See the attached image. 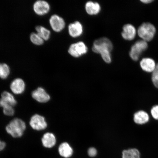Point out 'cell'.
<instances>
[{
    "label": "cell",
    "instance_id": "6da1fadb",
    "mask_svg": "<svg viewBox=\"0 0 158 158\" xmlns=\"http://www.w3.org/2000/svg\"><path fill=\"white\" fill-rule=\"evenodd\" d=\"M113 46L111 41L106 37L99 39L94 41L92 47V51L99 54L105 62L110 64L112 61L110 52Z\"/></svg>",
    "mask_w": 158,
    "mask_h": 158
},
{
    "label": "cell",
    "instance_id": "7a4b0ae2",
    "mask_svg": "<svg viewBox=\"0 0 158 158\" xmlns=\"http://www.w3.org/2000/svg\"><path fill=\"white\" fill-rule=\"evenodd\" d=\"M26 124L22 119L15 118L11 120L6 126V131L14 138L22 137L26 129Z\"/></svg>",
    "mask_w": 158,
    "mask_h": 158
},
{
    "label": "cell",
    "instance_id": "3957f363",
    "mask_svg": "<svg viewBox=\"0 0 158 158\" xmlns=\"http://www.w3.org/2000/svg\"><path fill=\"white\" fill-rule=\"evenodd\" d=\"M156 29L154 26L149 23H144L139 27L138 34L140 38L148 42L151 41L155 36Z\"/></svg>",
    "mask_w": 158,
    "mask_h": 158
},
{
    "label": "cell",
    "instance_id": "277c9868",
    "mask_svg": "<svg viewBox=\"0 0 158 158\" xmlns=\"http://www.w3.org/2000/svg\"><path fill=\"white\" fill-rule=\"evenodd\" d=\"M148 47V43L146 41L143 40L137 41L131 47L129 53L130 58L134 61H137Z\"/></svg>",
    "mask_w": 158,
    "mask_h": 158
},
{
    "label": "cell",
    "instance_id": "5b68a950",
    "mask_svg": "<svg viewBox=\"0 0 158 158\" xmlns=\"http://www.w3.org/2000/svg\"><path fill=\"white\" fill-rule=\"evenodd\" d=\"M29 125L33 130L37 131H42L46 129L48 124L44 116L35 114L30 118Z\"/></svg>",
    "mask_w": 158,
    "mask_h": 158
},
{
    "label": "cell",
    "instance_id": "8992f818",
    "mask_svg": "<svg viewBox=\"0 0 158 158\" xmlns=\"http://www.w3.org/2000/svg\"><path fill=\"white\" fill-rule=\"evenodd\" d=\"M88 51V47L86 44L82 41H80L71 45L68 52L71 56L75 58H78L86 54Z\"/></svg>",
    "mask_w": 158,
    "mask_h": 158
},
{
    "label": "cell",
    "instance_id": "52a82bcc",
    "mask_svg": "<svg viewBox=\"0 0 158 158\" xmlns=\"http://www.w3.org/2000/svg\"><path fill=\"white\" fill-rule=\"evenodd\" d=\"M31 97L37 102L40 103H45L49 102L51 99L50 95L44 89L38 87L31 93Z\"/></svg>",
    "mask_w": 158,
    "mask_h": 158
},
{
    "label": "cell",
    "instance_id": "ba28073f",
    "mask_svg": "<svg viewBox=\"0 0 158 158\" xmlns=\"http://www.w3.org/2000/svg\"><path fill=\"white\" fill-rule=\"evenodd\" d=\"M49 23L52 29L56 32H60L64 29L65 26L64 19L56 15L51 16L49 19Z\"/></svg>",
    "mask_w": 158,
    "mask_h": 158
},
{
    "label": "cell",
    "instance_id": "9c48e42d",
    "mask_svg": "<svg viewBox=\"0 0 158 158\" xmlns=\"http://www.w3.org/2000/svg\"><path fill=\"white\" fill-rule=\"evenodd\" d=\"M11 92L15 94H20L25 91V84L22 79L17 78L12 81L10 85Z\"/></svg>",
    "mask_w": 158,
    "mask_h": 158
},
{
    "label": "cell",
    "instance_id": "30bf717a",
    "mask_svg": "<svg viewBox=\"0 0 158 158\" xmlns=\"http://www.w3.org/2000/svg\"><path fill=\"white\" fill-rule=\"evenodd\" d=\"M33 7L35 13L41 15L46 14L50 10V6L49 3L43 0H39L35 2Z\"/></svg>",
    "mask_w": 158,
    "mask_h": 158
},
{
    "label": "cell",
    "instance_id": "8fae6325",
    "mask_svg": "<svg viewBox=\"0 0 158 158\" xmlns=\"http://www.w3.org/2000/svg\"><path fill=\"white\" fill-rule=\"evenodd\" d=\"M41 141L43 147L47 149H51L56 145V138L54 134L47 132L43 135Z\"/></svg>",
    "mask_w": 158,
    "mask_h": 158
},
{
    "label": "cell",
    "instance_id": "7c38bea8",
    "mask_svg": "<svg viewBox=\"0 0 158 158\" xmlns=\"http://www.w3.org/2000/svg\"><path fill=\"white\" fill-rule=\"evenodd\" d=\"M136 30L134 26L130 24L124 25L122 32V36L125 40H133L136 36Z\"/></svg>",
    "mask_w": 158,
    "mask_h": 158
},
{
    "label": "cell",
    "instance_id": "4fadbf2b",
    "mask_svg": "<svg viewBox=\"0 0 158 158\" xmlns=\"http://www.w3.org/2000/svg\"><path fill=\"white\" fill-rule=\"evenodd\" d=\"M68 30L70 36L76 38L82 35L83 31V27L80 22L76 21L69 25Z\"/></svg>",
    "mask_w": 158,
    "mask_h": 158
},
{
    "label": "cell",
    "instance_id": "5bb4252c",
    "mask_svg": "<svg viewBox=\"0 0 158 158\" xmlns=\"http://www.w3.org/2000/svg\"><path fill=\"white\" fill-rule=\"evenodd\" d=\"M134 121L139 125H143L148 123L150 120V116L147 112L143 110H140L134 115Z\"/></svg>",
    "mask_w": 158,
    "mask_h": 158
},
{
    "label": "cell",
    "instance_id": "9a60e30c",
    "mask_svg": "<svg viewBox=\"0 0 158 158\" xmlns=\"http://www.w3.org/2000/svg\"><path fill=\"white\" fill-rule=\"evenodd\" d=\"M140 66L143 71L147 73L153 72L156 66L155 61L152 59L146 58L142 59L140 62Z\"/></svg>",
    "mask_w": 158,
    "mask_h": 158
},
{
    "label": "cell",
    "instance_id": "2e32d148",
    "mask_svg": "<svg viewBox=\"0 0 158 158\" xmlns=\"http://www.w3.org/2000/svg\"><path fill=\"white\" fill-rule=\"evenodd\" d=\"M58 152L59 155L64 158L71 157L73 152L72 148L67 143H63L59 145Z\"/></svg>",
    "mask_w": 158,
    "mask_h": 158
},
{
    "label": "cell",
    "instance_id": "e0dca14e",
    "mask_svg": "<svg viewBox=\"0 0 158 158\" xmlns=\"http://www.w3.org/2000/svg\"><path fill=\"white\" fill-rule=\"evenodd\" d=\"M86 11L90 15H95L100 13L101 6L98 3L92 1L88 2L85 6Z\"/></svg>",
    "mask_w": 158,
    "mask_h": 158
},
{
    "label": "cell",
    "instance_id": "ac0fdd59",
    "mask_svg": "<svg viewBox=\"0 0 158 158\" xmlns=\"http://www.w3.org/2000/svg\"><path fill=\"white\" fill-rule=\"evenodd\" d=\"M0 107L3 108L4 114L8 116L14 115L15 110L13 106L0 98Z\"/></svg>",
    "mask_w": 158,
    "mask_h": 158
},
{
    "label": "cell",
    "instance_id": "d6986e66",
    "mask_svg": "<svg viewBox=\"0 0 158 158\" xmlns=\"http://www.w3.org/2000/svg\"><path fill=\"white\" fill-rule=\"evenodd\" d=\"M7 103L14 107L16 105L17 102L13 95L7 91H3L1 94V98Z\"/></svg>",
    "mask_w": 158,
    "mask_h": 158
},
{
    "label": "cell",
    "instance_id": "ffe728a7",
    "mask_svg": "<svg viewBox=\"0 0 158 158\" xmlns=\"http://www.w3.org/2000/svg\"><path fill=\"white\" fill-rule=\"evenodd\" d=\"M141 154L139 150L131 148L124 150L122 152V158H140Z\"/></svg>",
    "mask_w": 158,
    "mask_h": 158
},
{
    "label": "cell",
    "instance_id": "44dd1931",
    "mask_svg": "<svg viewBox=\"0 0 158 158\" xmlns=\"http://www.w3.org/2000/svg\"><path fill=\"white\" fill-rule=\"evenodd\" d=\"M35 30H36L37 34L44 40H48L50 36V31L41 26L36 27H35Z\"/></svg>",
    "mask_w": 158,
    "mask_h": 158
},
{
    "label": "cell",
    "instance_id": "7402d4cb",
    "mask_svg": "<svg viewBox=\"0 0 158 158\" xmlns=\"http://www.w3.org/2000/svg\"><path fill=\"white\" fill-rule=\"evenodd\" d=\"M30 38L31 42L35 45H40L44 43V40L37 33H31Z\"/></svg>",
    "mask_w": 158,
    "mask_h": 158
},
{
    "label": "cell",
    "instance_id": "603a6c76",
    "mask_svg": "<svg viewBox=\"0 0 158 158\" xmlns=\"http://www.w3.org/2000/svg\"><path fill=\"white\" fill-rule=\"evenodd\" d=\"M10 73V69L8 65L6 64H2L0 78L2 79H6Z\"/></svg>",
    "mask_w": 158,
    "mask_h": 158
},
{
    "label": "cell",
    "instance_id": "cb8c5ba5",
    "mask_svg": "<svg viewBox=\"0 0 158 158\" xmlns=\"http://www.w3.org/2000/svg\"><path fill=\"white\" fill-rule=\"evenodd\" d=\"M151 114L154 119L158 120V105L154 106L152 108Z\"/></svg>",
    "mask_w": 158,
    "mask_h": 158
},
{
    "label": "cell",
    "instance_id": "d4e9b609",
    "mask_svg": "<svg viewBox=\"0 0 158 158\" xmlns=\"http://www.w3.org/2000/svg\"><path fill=\"white\" fill-rule=\"evenodd\" d=\"M152 80L154 85L158 89V74L152 73Z\"/></svg>",
    "mask_w": 158,
    "mask_h": 158
},
{
    "label": "cell",
    "instance_id": "484cf974",
    "mask_svg": "<svg viewBox=\"0 0 158 158\" xmlns=\"http://www.w3.org/2000/svg\"><path fill=\"white\" fill-rule=\"evenodd\" d=\"M88 154L91 157H94L97 154V151L94 148H90L88 150Z\"/></svg>",
    "mask_w": 158,
    "mask_h": 158
},
{
    "label": "cell",
    "instance_id": "4316f807",
    "mask_svg": "<svg viewBox=\"0 0 158 158\" xmlns=\"http://www.w3.org/2000/svg\"><path fill=\"white\" fill-rule=\"evenodd\" d=\"M6 144L5 142L2 141L0 140V152L3 151L6 148Z\"/></svg>",
    "mask_w": 158,
    "mask_h": 158
},
{
    "label": "cell",
    "instance_id": "83f0119b",
    "mask_svg": "<svg viewBox=\"0 0 158 158\" xmlns=\"http://www.w3.org/2000/svg\"><path fill=\"white\" fill-rule=\"evenodd\" d=\"M153 1V0L152 1V0H143V1H141L142 2L145 4L150 3Z\"/></svg>",
    "mask_w": 158,
    "mask_h": 158
},
{
    "label": "cell",
    "instance_id": "f1b7e54d",
    "mask_svg": "<svg viewBox=\"0 0 158 158\" xmlns=\"http://www.w3.org/2000/svg\"><path fill=\"white\" fill-rule=\"evenodd\" d=\"M152 73L158 74V64L156 65L155 70Z\"/></svg>",
    "mask_w": 158,
    "mask_h": 158
},
{
    "label": "cell",
    "instance_id": "f546056e",
    "mask_svg": "<svg viewBox=\"0 0 158 158\" xmlns=\"http://www.w3.org/2000/svg\"><path fill=\"white\" fill-rule=\"evenodd\" d=\"M1 66H2V64H0V74H1Z\"/></svg>",
    "mask_w": 158,
    "mask_h": 158
}]
</instances>
